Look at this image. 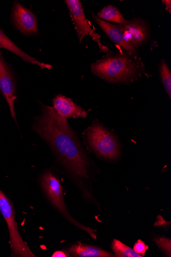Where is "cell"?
Wrapping results in <instances>:
<instances>
[{
  "label": "cell",
  "mask_w": 171,
  "mask_h": 257,
  "mask_svg": "<svg viewBox=\"0 0 171 257\" xmlns=\"http://www.w3.org/2000/svg\"><path fill=\"white\" fill-rule=\"evenodd\" d=\"M92 17L101 29L105 32L107 36L115 44L120 47L127 53L133 55H136L137 50L128 44L124 39L123 34L122 33L119 26L111 24V23L97 17L91 13Z\"/></svg>",
  "instance_id": "11"
},
{
  "label": "cell",
  "mask_w": 171,
  "mask_h": 257,
  "mask_svg": "<svg viewBox=\"0 0 171 257\" xmlns=\"http://www.w3.org/2000/svg\"><path fill=\"white\" fill-rule=\"evenodd\" d=\"M0 211L6 219L9 227L13 254L19 256H35L20 234L17 223L15 221L13 205L2 191H0Z\"/></svg>",
  "instance_id": "5"
},
{
  "label": "cell",
  "mask_w": 171,
  "mask_h": 257,
  "mask_svg": "<svg viewBox=\"0 0 171 257\" xmlns=\"http://www.w3.org/2000/svg\"><path fill=\"white\" fill-rule=\"evenodd\" d=\"M160 77L163 87L169 99L171 97V73L164 60H162L159 66Z\"/></svg>",
  "instance_id": "16"
},
{
  "label": "cell",
  "mask_w": 171,
  "mask_h": 257,
  "mask_svg": "<svg viewBox=\"0 0 171 257\" xmlns=\"http://www.w3.org/2000/svg\"><path fill=\"white\" fill-rule=\"evenodd\" d=\"M69 255L78 257H110V252L96 247L78 243L73 244L66 249Z\"/></svg>",
  "instance_id": "13"
},
{
  "label": "cell",
  "mask_w": 171,
  "mask_h": 257,
  "mask_svg": "<svg viewBox=\"0 0 171 257\" xmlns=\"http://www.w3.org/2000/svg\"><path fill=\"white\" fill-rule=\"evenodd\" d=\"M53 257H65L67 256V255L61 251H56L54 254L53 255Z\"/></svg>",
  "instance_id": "20"
},
{
  "label": "cell",
  "mask_w": 171,
  "mask_h": 257,
  "mask_svg": "<svg viewBox=\"0 0 171 257\" xmlns=\"http://www.w3.org/2000/svg\"><path fill=\"white\" fill-rule=\"evenodd\" d=\"M11 18L14 26L23 35L29 36L39 34L35 15L18 2L14 3Z\"/></svg>",
  "instance_id": "7"
},
{
  "label": "cell",
  "mask_w": 171,
  "mask_h": 257,
  "mask_svg": "<svg viewBox=\"0 0 171 257\" xmlns=\"http://www.w3.org/2000/svg\"><path fill=\"white\" fill-rule=\"evenodd\" d=\"M0 89L9 106L12 117L16 122L15 110L16 87L11 70L0 50Z\"/></svg>",
  "instance_id": "9"
},
{
  "label": "cell",
  "mask_w": 171,
  "mask_h": 257,
  "mask_svg": "<svg viewBox=\"0 0 171 257\" xmlns=\"http://www.w3.org/2000/svg\"><path fill=\"white\" fill-rule=\"evenodd\" d=\"M41 188L49 201L69 222L84 230L96 239L94 230L73 219L67 209L64 199L62 184L59 179L50 171L45 172L41 178Z\"/></svg>",
  "instance_id": "4"
},
{
  "label": "cell",
  "mask_w": 171,
  "mask_h": 257,
  "mask_svg": "<svg viewBox=\"0 0 171 257\" xmlns=\"http://www.w3.org/2000/svg\"><path fill=\"white\" fill-rule=\"evenodd\" d=\"M99 18L105 21L119 23L120 25L125 21L124 16L115 7L108 6L103 8L99 13Z\"/></svg>",
  "instance_id": "14"
},
{
  "label": "cell",
  "mask_w": 171,
  "mask_h": 257,
  "mask_svg": "<svg viewBox=\"0 0 171 257\" xmlns=\"http://www.w3.org/2000/svg\"><path fill=\"white\" fill-rule=\"evenodd\" d=\"M1 49L8 50L21 58L24 61L37 65L41 68L50 69L52 67L50 65L39 62L23 51L10 40L3 30L0 28V49Z\"/></svg>",
  "instance_id": "12"
},
{
  "label": "cell",
  "mask_w": 171,
  "mask_h": 257,
  "mask_svg": "<svg viewBox=\"0 0 171 257\" xmlns=\"http://www.w3.org/2000/svg\"><path fill=\"white\" fill-rule=\"evenodd\" d=\"M53 107L56 113L62 119L86 118L87 116V112L85 110L63 95L55 97Z\"/></svg>",
  "instance_id": "10"
},
{
  "label": "cell",
  "mask_w": 171,
  "mask_h": 257,
  "mask_svg": "<svg viewBox=\"0 0 171 257\" xmlns=\"http://www.w3.org/2000/svg\"><path fill=\"white\" fill-rule=\"evenodd\" d=\"M148 249V246L146 245L141 240H138L134 246V250L138 253L142 254L144 253L146 250Z\"/></svg>",
  "instance_id": "18"
},
{
  "label": "cell",
  "mask_w": 171,
  "mask_h": 257,
  "mask_svg": "<svg viewBox=\"0 0 171 257\" xmlns=\"http://www.w3.org/2000/svg\"><path fill=\"white\" fill-rule=\"evenodd\" d=\"M93 74L114 84H128L144 74V64L136 56L128 53H116L91 64Z\"/></svg>",
  "instance_id": "2"
},
{
  "label": "cell",
  "mask_w": 171,
  "mask_h": 257,
  "mask_svg": "<svg viewBox=\"0 0 171 257\" xmlns=\"http://www.w3.org/2000/svg\"><path fill=\"white\" fill-rule=\"evenodd\" d=\"M65 3L77 32L80 43H81L85 36H90L98 44L101 52L108 54L111 53L107 47L101 43L100 35L95 33L91 28L85 17L81 2L79 0H66Z\"/></svg>",
  "instance_id": "6"
},
{
  "label": "cell",
  "mask_w": 171,
  "mask_h": 257,
  "mask_svg": "<svg viewBox=\"0 0 171 257\" xmlns=\"http://www.w3.org/2000/svg\"><path fill=\"white\" fill-rule=\"evenodd\" d=\"M162 3L165 6L166 10L169 12V14L171 13V1L170 0H163Z\"/></svg>",
  "instance_id": "19"
},
{
  "label": "cell",
  "mask_w": 171,
  "mask_h": 257,
  "mask_svg": "<svg viewBox=\"0 0 171 257\" xmlns=\"http://www.w3.org/2000/svg\"><path fill=\"white\" fill-rule=\"evenodd\" d=\"M119 27L125 40L137 50L148 40L149 33L147 23L141 19L125 20Z\"/></svg>",
  "instance_id": "8"
},
{
  "label": "cell",
  "mask_w": 171,
  "mask_h": 257,
  "mask_svg": "<svg viewBox=\"0 0 171 257\" xmlns=\"http://www.w3.org/2000/svg\"><path fill=\"white\" fill-rule=\"evenodd\" d=\"M41 110L33 130L50 146L63 168L83 190L92 176L86 153L67 119L60 118L53 107L41 104Z\"/></svg>",
  "instance_id": "1"
},
{
  "label": "cell",
  "mask_w": 171,
  "mask_h": 257,
  "mask_svg": "<svg viewBox=\"0 0 171 257\" xmlns=\"http://www.w3.org/2000/svg\"><path fill=\"white\" fill-rule=\"evenodd\" d=\"M86 145L97 157L109 161L117 159L120 146L115 133L95 120L83 134Z\"/></svg>",
  "instance_id": "3"
},
{
  "label": "cell",
  "mask_w": 171,
  "mask_h": 257,
  "mask_svg": "<svg viewBox=\"0 0 171 257\" xmlns=\"http://www.w3.org/2000/svg\"><path fill=\"white\" fill-rule=\"evenodd\" d=\"M155 241L157 245L162 249L169 256H171V241L165 237L156 239Z\"/></svg>",
  "instance_id": "17"
},
{
  "label": "cell",
  "mask_w": 171,
  "mask_h": 257,
  "mask_svg": "<svg viewBox=\"0 0 171 257\" xmlns=\"http://www.w3.org/2000/svg\"><path fill=\"white\" fill-rule=\"evenodd\" d=\"M112 249L118 257H142V254L137 253L134 249L120 241L114 239L112 243Z\"/></svg>",
  "instance_id": "15"
}]
</instances>
